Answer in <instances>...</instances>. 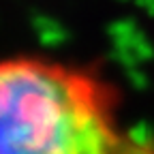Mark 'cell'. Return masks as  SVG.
I'll return each mask as SVG.
<instances>
[{
  "label": "cell",
  "mask_w": 154,
  "mask_h": 154,
  "mask_svg": "<svg viewBox=\"0 0 154 154\" xmlns=\"http://www.w3.org/2000/svg\"><path fill=\"white\" fill-rule=\"evenodd\" d=\"M0 154H154L120 122V92L96 71L38 56L0 58Z\"/></svg>",
  "instance_id": "1"
}]
</instances>
